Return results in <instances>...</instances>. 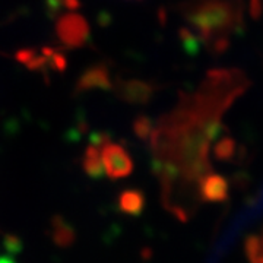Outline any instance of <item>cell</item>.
<instances>
[{
  "label": "cell",
  "instance_id": "5bb4252c",
  "mask_svg": "<svg viewBox=\"0 0 263 263\" xmlns=\"http://www.w3.org/2000/svg\"><path fill=\"white\" fill-rule=\"evenodd\" d=\"M235 149V142L231 138H222L216 143L215 155L218 158H230Z\"/></svg>",
  "mask_w": 263,
  "mask_h": 263
},
{
  "label": "cell",
  "instance_id": "9a60e30c",
  "mask_svg": "<svg viewBox=\"0 0 263 263\" xmlns=\"http://www.w3.org/2000/svg\"><path fill=\"white\" fill-rule=\"evenodd\" d=\"M62 8H65L63 0H47V9L50 15H53V16H54L57 12L62 9Z\"/></svg>",
  "mask_w": 263,
  "mask_h": 263
},
{
  "label": "cell",
  "instance_id": "30bf717a",
  "mask_svg": "<svg viewBox=\"0 0 263 263\" xmlns=\"http://www.w3.org/2000/svg\"><path fill=\"white\" fill-rule=\"evenodd\" d=\"M43 53L47 59V66L50 70H56V72H65L66 65H67V60H66V56L59 51L56 48L51 47H43Z\"/></svg>",
  "mask_w": 263,
  "mask_h": 263
},
{
  "label": "cell",
  "instance_id": "5b68a950",
  "mask_svg": "<svg viewBox=\"0 0 263 263\" xmlns=\"http://www.w3.org/2000/svg\"><path fill=\"white\" fill-rule=\"evenodd\" d=\"M113 91L119 100L132 105H146L157 92V85L142 79H117Z\"/></svg>",
  "mask_w": 263,
  "mask_h": 263
},
{
  "label": "cell",
  "instance_id": "ba28073f",
  "mask_svg": "<svg viewBox=\"0 0 263 263\" xmlns=\"http://www.w3.org/2000/svg\"><path fill=\"white\" fill-rule=\"evenodd\" d=\"M15 59L21 65H24L29 70L34 72H47V59L44 56L43 50H35V48H22L15 53Z\"/></svg>",
  "mask_w": 263,
  "mask_h": 263
},
{
  "label": "cell",
  "instance_id": "277c9868",
  "mask_svg": "<svg viewBox=\"0 0 263 263\" xmlns=\"http://www.w3.org/2000/svg\"><path fill=\"white\" fill-rule=\"evenodd\" d=\"M56 35L65 47L81 48L89 38V25L82 15L69 12L57 19Z\"/></svg>",
  "mask_w": 263,
  "mask_h": 263
},
{
  "label": "cell",
  "instance_id": "7c38bea8",
  "mask_svg": "<svg viewBox=\"0 0 263 263\" xmlns=\"http://www.w3.org/2000/svg\"><path fill=\"white\" fill-rule=\"evenodd\" d=\"M133 130H135V135L142 139V141H146L149 139L151 135H152V130H154V124H152V120L146 116H138L133 122Z\"/></svg>",
  "mask_w": 263,
  "mask_h": 263
},
{
  "label": "cell",
  "instance_id": "8992f818",
  "mask_svg": "<svg viewBox=\"0 0 263 263\" xmlns=\"http://www.w3.org/2000/svg\"><path fill=\"white\" fill-rule=\"evenodd\" d=\"M111 89H113L111 73L108 65L105 63H97L86 67L75 84L76 94H85L91 91H111Z\"/></svg>",
  "mask_w": 263,
  "mask_h": 263
},
{
  "label": "cell",
  "instance_id": "8fae6325",
  "mask_svg": "<svg viewBox=\"0 0 263 263\" xmlns=\"http://www.w3.org/2000/svg\"><path fill=\"white\" fill-rule=\"evenodd\" d=\"M120 205H122V209L124 212L135 214L143 205V196H142L139 192L127 190V192H124L122 196H120Z\"/></svg>",
  "mask_w": 263,
  "mask_h": 263
},
{
  "label": "cell",
  "instance_id": "7a4b0ae2",
  "mask_svg": "<svg viewBox=\"0 0 263 263\" xmlns=\"http://www.w3.org/2000/svg\"><path fill=\"white\" fill-rule=\"evenodd\" d=\"M180 10L199 40L214 53L228 47V34L240 28L241 22L238 0H187Z\"/></svg>",
  "mask_w": 263,
  "mask_h": 263
},
{
  "label": "cell",
  "instance_id": "4fadbf2b",
  "mask_svg": "<svg viewBox=\"0 0 263 263\" xmlns=\"http://www.w3.org/2000/svg\"><path fill=\"white\" fill-rule=\"evenodd\" d=\"M180 37H181V41H183V46L189 53H196L200 40L193 31H190L187 28H181L180 29Z\"/></svg>",
  "mask_w": 263,
  "mask_h": 263
},
{
  "label": "cell",
  "instance_id": "3957f363",
  "mask_svg": "<svg viewBox=\"0 0 263 263\" xmlns=\"http://www.w3.org/2000/svg\"><path fill=\"white\" fill-rule=\"evenodd\" d=\"M103 171L110 179H124L133 171V161L127 149L120 143H114L108 139L100 146Z\"/></svg>",
  "mask_w": 263,
  "mask_h": 263
},
{
  "label": "cell",
  "instance_id": "52a82bcc",
  "mask_svg": "<svg viewBox=\"0 0 263 263\" xmlns=\"http://www.w3.org/2000/svg\"><path fill=\"white\" fill-rule=\"evenodd\" d=\"M199 197L205 202H221L228 196V181L222 176L209 173L199 183Z\"/></svg>",
  "mask_w": 263,
  "mask_h": 263
},
{
  "label": "cell",
  "instance_id": "9c48e42d",
  "mask_svg": "<svg viewBox=\"0 0 263 263\" xmlns=\"http://www.w3.org/2000/svg\"><path fill=\"white\" fill-rule=\"evenodd\" d=\"M246 254L250 263H263V228L246 241Z\"/></svg>",
  "mask_w": 263,
  "mask_h": 263
},
{
  "label": "cell",
  "instance_id": "2e32d148",
  "mask_svg": "<svg viewBox=\"0 0 263 263\" xmlns=\"http://www.w3.org/2000/svg\"><path fill=\"white\" fill-rule=\"evenodd\" d=\"M63 5H65V8L67 9L73 10V9H78L79 8V0H63Z\"/></svg>",
  "mask_w": 263,
  "mask_h": 263
},
{
  "label": "cell",
  "instance_id": "6da1fadb",
  "mask_svg": "<svg viewBox=\"0 0 263 263\" xmlns=\"http://www.w3.org/2000/svg\"><path fill=\"white\" fill-rule=\"evenodd\" d=\"M230 81L227 72L208 76L202 89L183 97L173 113L162 117L151 135L157 170L168 190L177 180L196 184L211 171L209 145L221 127V116L238 89H222Z\"/></svg>",
  "mask_w": 263,
  "mask_h": 263
}]
</instances>
